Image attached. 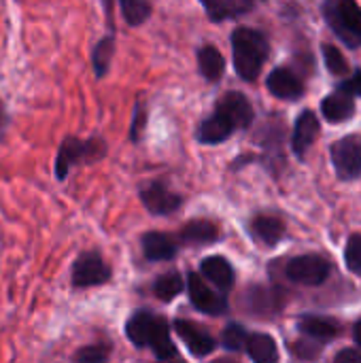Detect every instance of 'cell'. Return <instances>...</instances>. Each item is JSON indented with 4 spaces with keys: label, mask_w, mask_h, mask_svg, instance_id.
I'll return each mask as SVG.
<instances>
[{
    "label": "cell",
    "mask_w": 361,
    "mask_h": 363,
    "mask_svg": "<svg viewBox=\"0 0 361 363\" xmlns=\"http://www.w3.org/2000/svg\"><path fill=\"white\" fill-rule=\"evenodd\" d=\"M345 262H347V268L351 272H355L357 277H361V236L355 234L349 238L347 242V249H345Z\"/></svg>",
    "instance_id": "f546056e"
},
{
    "label": "cell",
    "mask_w": 361,
    "mask_h": 363,
    "mask_svg": "<svg viewBox=\"0 0 361 363\" xmlns=\"http://www.w3.org/2000/svg\"><path fill=\"white\" fill-rule=\"evenodd\" d=\"M121 13H123V17H126V21L130 23V26H140V23H145L147 19H149V15H151V4L149 2H145V0H121Z\"/></svg>",
    "instance_id": "484cf974"
},
{
    "label": "cell",
    "mask_w": 361,
    "mask_h": 363,
    "mask_svg": "<svg viewBox=\"0 0 361 363\" xmlns=\"http://www.w3.org/2000/svg\"><path fill=\"white\" fill-rule=\"evenodd\" d=\"M111 347L109 345H89L74 353V363H109Z\"/></svg>",
    "instance_id": "4316f807"
},
{
    "label": "cell",
    "mask_w": 361,
    "mask_h": 363,
    "mask_svg": "<svg viewBox=\"0 0 361 363\" xmlns=\"http://www.w3.org/2000/svg\"><path fill=\"white\" fill-rule=\"evenodd\" d=\"M323 57L328 64V70L332 74H349V64L345 60V55L334 47V45H323Z\"/></svg>",
    "instance_id": "f1b7e54d"
},
{
    "label": "cell",
    "mask_w": 361,
    "mask_h": 363,
    "mask_svg": "<svg viewBox=\"0 0 361 363\" xmlns=\"http://www.w3.org/2000/svg\"><path fill=\"white\" fill-rule=\"evenodd\" d=\"M232 51L236 72L245 81H255L268 57V40L262 32L253 28H236L232 34Z\"/></svg>",
    "instance_id": "6da1fadb"
},
{
    "label": "cell",
    "mask_w": 361,
    "mask_h": 363,
    "mask_svg": "<svg viewBox=\"0 0 361 363\" xmlns=\"http://www.w3.org/2000/svg\"><path fill=\"white\" fill-rule=\"evenodd\" d=\"M183 289H185V283H183V279H181L179 272H166V274H162V277L155 281V285H153V294H155L162 302L174 300Z\"/></svg>",
    "instance_id": "cb8c5ba5"
},
{
    "label": "cell",
    "mask_w": 361,
    "mask_h": 363,
    "mask_svg": "<svg viewBox=\"0 0 361 363\" xmlns=\"http://www.w3.org/2000/svg\"><path fill=\"white\" fill-rule=\"evenodd\" d=\"M217 113H221L234 125V130L249 128L253 123V106L247 100V96H243L240 91H228L226 96H221L217 104Z\"/></svg>",
    "instance_id": "30bf717a"
},
{
    "label": "cell",
    "mask_w": 361,
    "mask_h": 363,
    "mask_svg": "<svg viewBox=\"0 0 361 363\" xmlns=\"http://www.w3.org/2000/svg\"><path fill=\"white\" fill-rule=\"evenodd\" d=\"M111 279L109 264L98 253H83L72 266V285L74 287H96L104 285Z\"/></svg>",
    "instance_id": "8992f818"
},
{
    "label": "cell",
    "mask_w": 361,
    "mask_h": 363,
    "mask_svg": "<svg viewBox=\"0 0 361 363\" xmlns=\"http://www.w3.org/2000/svg\"><path fill=\"white\" fill-rule=\"evenodd\" d=\"M187 287H189V298L194 302V306L206 315H221L228 308V300L223 294H217L215 289H211L206 285V281L198 274L191 272L187 277Z\"/></svg>",
    "instance_id": "52a82bcc"
},
{
    "label": "cell",
    "mask_w": 361,
    "mask_h": 363,
    "mask_svg": "<svg viewBox=\"0 0 361 363\" xmlns=\"http://www.w3.org/2000/svg\"><path fill=\"white\" fill-rule=\"evenodd\" d=\"M198 66H200V72L204 79L209 81H219L223 77V70H226V60L221 55V51L213 45H204L200 51H198Z\"/></svg>",
    "instance_id": "603a6c76"
},
{
    "label": "cell",
    "mask_w": 361,
    "mask_h": 363,
    "mask_svg": "<svg viewBox=\"0 0 361 363\" xmlns=\"http://www.w3.org/2000/svg\"><path fill=\"white\" fill-rule=\"evenodd\" d=\"M247 330L238 323H230L226 330H223V336H221V342L228 351H240L243 347H247Z\"/></svg>",
    "instance_id": "83f0119b"
},
{
    "label": "cell",
    "mask_w": 361,
    "mask_h": 363,
    "mask_svg": "<svg viewBox=\"0 0 361 363\" xmlns=\"http://www.w3.org/2000/svg\"><path fill=\"white\" fill-rule=\"evenodd\" d=\"M266 85H268L270 94L281 98V100H296V98H300L304 94L302 81L289 68H274L268 74Z\"/></svg>",
    "instance_id": "7c38bea8"
},
{
    "label": "cell",
    "mask_w": 361,
    "mask_h": 363,
    "mask_svg": "<svg viewBox=\"0 0 361 363\" xmlns=\"http://www.w3.org/2000/svg\"><path fill=\"white\" fill-rule=\"evenodd\" d=\"M330 272H332V266L321 255H300L287 264V277L294 283L306 285V287H317L326 283Z\"/></svg>",
    "instance_id": "5b68a950"
},
{
    "label": "cell",
    "mask_w": 361,
    "mask_h": 363,
    "mask_svg": "<svg viewBox=\"0 0 361 363\" xmlns=\"http://www.w3.org/2000/svg\"><path fill=\"white\" fill-rule=\"evenodd\" d=\"M334 363H361V353L353 351V349H345L336 355Z\"/></svg>",
    "instance_id": "1f68e13d"
},
{
    "label": "cell",
    "mask_w": 361,
    "mask_h": 363,
    "mask_svg": "<svg viewBox=\"0 0 361 363\" xmlns=\"http://www.w3.org/2000/svg\"><path fill=\"white\" fill-rule=\"evenodd\" d=\"M174 330L179 334V338L185 342V347L198 355V357H204L209 353L215 351V340L209 332L200 330L198 325H194L191 321H183V319H177L174 321Z\"/></svg>",
    "instance_id": "8fae6325"
},
{
    "label": "cell",
    "mask_w": 361,
    "mask_h": 363,
    "mask_svg": "<svg viewBox=\"0 0 361 363\" xmlns=\"http://www.w3.org/2000/svg\"><path fill=\"white\" fill-rule=\"evenodd\" d=\"M181 240L185 245L202 247V245H213L219 240V228L213 221L206 219H194L181 230Z\"/></svg>",
    "instance_id": "2e32d148"
},
{
    "label": "cell",
    "mask_w": 361,
    "mask_h": 363,
    "mask_svg": "<svg viewBox=\"0 0 361 363\" xmlns=\"http://www.w3.org/2000/svg\"><path fill=\"white\" fill-rule=\"evenodd\" d=\"M247 351L253 363H279V347L268 334H251L247 338Z\"/></svg>",
    "instance_id": "44dd1931"
},
{
    "label": "cell",
    "mask_w": 361,
    "mask_h": 363,
    "mask_svg": "<svg viewBox=\"0 0 361 363\" xmlns=\"http://www.w3.org/2000/svg\"><path fill=\"white\" fill-rule=\"evenodd\" d=\"M317 134H319V119L315 113L311 111H304L298 121H296V128H294V138H291V145H294V153L298 157H304L306 151L313 147V143L317 140Z\"/></svg>",
    "instance_id": "4fadbf2b"
},
{
    "label": "cell",
    "mask_w": 361,
    "mask_h": 363,
    "mask_svg": "<svg viewBox=\"0 0 361 363\" xmlns=\"http://www.w3.org/2000/svg\"><path fill=\"white\" fill-rule=\"evenodd\" d=\"M140 200L145 204V208L153 215H170L174 211L181 208V196L174 194L172 189H168L164 183L155 181L149 183L147 187L140 189Z\"/></svg>",
    "instance_id": "9c48e42d"
},
{
    "label": "cell",
    "mask_w": 361,
    "mask_h": 363,
    "mask_svg": "<svg viewBox=\"0 0 361 363\" xmlns=\"http://www.w3.org/2000/svg\"><path fill=\"white\" fill-rule=\"evenodd\" d=\"M338 91H343V94H347V96H351V98L361 96V70L353 72V77H351V79L343 81V83H340V87H338Z\"/></svg>",
    "instance_id": "4dcf8cb0"
},
{
    "label": "cell",
    "mask_w": 361,
    "mask_h": 363,
    "mask_svg": "<svg viewBox=\"0 0 361 363\" xmlns=\"http://www.w3.org/2000/svg\"><path fill=\"white\" fill-rule=\"evenodd\" d=\"M300 332L313 340H319V342H328L332 340L334 336H338L340 328L334 319H328V317H317V315H309V317H302L300 319Z\"/></svg>",
    "instance_id": "ac0fdd59"
},
{
    "label": "cell",
    "mask_w": 361,
    "mask_h": 363,
    "mask_svg": "<svg viewBox=\"0 0 361 363\" xmlns=\"http://www.w3.org/2000/svg\"><path fill=\"white\" fill-rule=\"evenodd\" d=\"M328 23L334 28V32L349 45H361V9L353 0H332L323 6Z\"/></svg>",
    "instance_id": "7a4b0ae2"
},
{
    "label": "cell",
    "mask_w": 361,
    "mask_h": 363,
    "mask_svg": "<svg viewBox=\"0 0 361 363\" xmlns=\"http://www.w3.org/2000/svg\"><path fill=\"white\" fill-rule=\"evenodd\" d=\"M200 272H202L204 279H209L213 285H217V287L223 289V291L232 289V285H234V281H236L234 268L230 266V262H228L226 257H219V255L206 257V259L200 264Z\"/></svg>",
    "instance_id": "9a60e30c"
},
{
    "label": "cell",
    "mask_w": 361,
    "mask_h": 363,
    "mask_svg": "<svg viewBox=\"0 0 361 363\" xmlns=\"http://www.w3.org/2000/svg\"><path fill=\"white\" fill-rule=\"evenodd\" d=\"M251 232L257 240H262L264 245L268 247H274L281 242L283 234H285V223L277 217H255L253 223H251Z\"/></svg>",
    "instance_id": "7402d4cb"
},
{
    "label": "cell",
    "mask_w": 361,
    "mask_h": 363,
    "mask_svg": "<svg viewBox=\"0 0 361 363\" xmlns=\"http://www.w3.org/2000/svg\"><path fill=\"white\" fill-rule=\"evenodd\" d=\"M321 113L328 121L332 123H343L347 119L353 117L355 113V98L343 94V91H336V94H330L323 102H321Z\"/></svg>",
    "instance_id": "e0dca14e"
},
{
    "label": "cell",
    "mask_w": 361,
    "mask_h": 363,
    "mask_svg": "<svg viewBox=\"0 0 361 363\" xmlns=\"http://www.w3.org/2000/svg\"><path fill=\"white\" fill-rule=\"evenodd\" d=\"M2 123H4V104L0 102V130H2Z\"/></svg>",
    "instance_id": "836d02e7"
},
{
    "label": "cell",
    "mask_w": 361,
    "mask_h": 363,
    "mask_svg": "<svg viewBox=\"0 0 361 363\" xmlns=\"http://www.w3.org/2000/svg\"><path fill=\"white\" fill-rule=\"evenodd\" d=\"M353 336H355L357 345L361 347V321H357V323H355V328H353Z\"/></svg>",
    "instance_id": "d6a6232c"
},
{
    "label": "cell",
    "mask_w": 361,
    "mask_h": 363,
    "mask_svg": "<svg viewBox=\"0 0 361 363\" xmlns=\"http://www.w3.org/2000/svg\"><path fill=\"white\" fill-rule=\"evenodd\" d=\"M232 132H234V125L221 113L215 111L209 119L202 121L200 132H198V138H200V143L217 145V143H223L226 138H230Z\"/></svg>",
    "instance_id": "ffe728a7"
},
{
    "label": "cell",
    "mask_w": 361,
    "mask_h": 363,
    "mask_svg": "<svg viewBox=\"0 0 361 363\" xmlns=\"http://www.w3.org/2000/svg\"><path fill=\"white\" fill-rule=\"evenodd\" d=\"M102 155H104V147L100 140H81V138L68 136L57 151L55 174L57 179H66L72 166L83 164V162H94Z\"/></svg>",
    "instance_id": "3957f363"
},
{
    "label": "cell",
    "mask_w": 361,
    "mask_h": 363,
    "mask_svg": "<svg viewBox=\"0 0 361 363\" xmlns=\"http://www.w3.org/2000/svg\"><path fill=\"white\" fill-rule=\"evenodd\" d=\"M166 328H168V323L162 317H155L147 311H140V313L130 317V321L126 325V334L136 347H151L155 336L160 332H164Z\"/></svg>",
    "instance_id": "ba28073f"
},
{
    "label": "cell",
    "mask_w": 361,
    "mask_h": 363,
    "mask_svg": "<svg viewBox=\"0 0 361 363\" xmlns=\"http://www.w3.org/2000/svg\"><path fill=\"white\" fill-rule=\"evenodd\" d=\"M202 6L213 21H223V19H234L251 11L253 2L251 0H204Z\"/></svg>",
    "instance_id": "d6986e66"
},
{
    "label": "cell",
    "mask_w": 361,
    "mask_h": 363,
    "mask_svg": "<svg viewBox=\"0 0 361 363\" xmlns=\"http://www.w3.org/2000/svg\"><path fill=\"white\" fill-rule=\"evenodd\" d=\"M143 251L145 257L151 262H168L177 255L179 247L174 238H170L164 232H147L143 236Z\"/></svg>",
    "instance_id": "5bb4252c"
},
{
    "label": "cell",
    "mask_w": 361,
    "mask_h": 363,
    "mask_svg": "<svg viewBox=\"0 0 361 363\" xmlns=\"http://www.w3.org/2000/svg\"><path fill=\"white\" fill-rule=\"evenodd\" d=\"M177 363H185V362H177Z\"/></svg>",
    "instance_id": "e575fe53"
},
{
    "label": "cell",
    "mask_w": 361,
    "mask_h": 363,
    "mask_svg": "<svg viewBox=\"0 0 361 363\" xmlns=\"http://www.w3.org/2000/svg\"><path fill=\"white\" fill-rule=\"evenodd\" d=\"M332 162L343 181H353L361 174V136L349 134L332 145Z\"/></svg>",
    "instance_id": "277c9868"
},
{
    "label": "cell",
    "mask_w": 361,
    "mask_h": 363,
    "mask_svg": "<svg viewBox=\"0 0 361 363\" xmlns=\"http://www.w3.org/2000/svg\"><path fill=\"white\" fill-rule=\"evenodd\" d=\"M113 53H115V38L113 36H106L96 45V49L91 53V64H94L96 77L106 74V70L111 66V60H113Z\"/></svg>",
    "instance_id": "d4e9b609"
}]
</instances>
